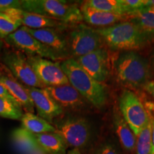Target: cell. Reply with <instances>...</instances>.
Wrapping results in <instances>:
<instances>
[{
    "label": "cell",
    "mask_w": 154,
    "mask_h": 154,
    "mask_svg": "<svg viewBox=\"0 0 154 154\" xmlns=\"http://www.w3.org/2000/svg\"><path fill=\"white\" fill-rule=\"evenodd\" d=\"M75 59L98 82L102 84L108 79L109 74V56L106 49L101 48L86 55L75 58Z\"/></svg>",
    "instance_id": "cell-13"
},
{
    "label": "cell",
    "mask_w": 154,
    "mask_h": 154,
    "mask_svg": "<svg viewBox=\"0 0 154 154\" xmlns=\"http://www.w3.org/2000/svg\"><path fill=\"white\" fill-rule=\"evenodd\" d=\"M67 38L70 58H77L101 49L103 41L96 29L85 24H77Z\"/></svg>",
    "instance_id": "cell-8"
},
{
    "label": "cell",
    "mask_w": 154,
    "mask_h": 154,
    "mask_svg": "<svg viewBox=\"0 0 154 154\" xmlns=\"http://www.w3.org/2000/svg\"><path fill=\"white\" fill-rule=\"evenodd\" d=\"M53 122L55 123V133L60 135L67 145L78 149L87 145L91 136V128L86 119L68 115Z\"/></svg>",
    "instance_id": "cell-5"
},
{
    "label": "cell",
    "mask_w": 154,
    "mask_h": 154,
    "mask_svg": "<svg viewBox=\"0 0 154 154\" xmlns=\"http://www.w3.org/2000/svg\"><path fill=\"white\" fill-rule=\"evenodd\" d=\"M151 138L152 145L154 148V119L151 117Z\"/></svg>",
    "instance_id": "cell-33"
},
{
    "label": "cell",
    "mask_w": 154,
    "mask_h": 154,
    "mask_svg": "<svg viewBox=\"0 0 154 154\" xmlns=\"http://www.w3.org/2000/svg\"><path fill=\"white\" fill-rule=\"evenodd\" d=\"M61 67L66 74L69 84L90 104L98 109L105 105L107 100L105 86L94 79L76 59L74 58L65 59L61 63Z\"/></svg>",
    "instance_id": "cell-2"
},
{
    "label": "cell",
    "mask_w": 154,
    "mask_h": 154,
    "mask_svg": "<svg viewBox=\"0 0 154 154\" xmlns=\"http://www.w3.org/2000/svg\"><path fill=\"white\" fill-rule=\"evenodd\" d=\"M18 19L5 12H0V38L5 39L11 34L14 33L22 26Z\"/></svg>",
    "instance_id": "cell-23"
},
{
    "label": "cell",
    "mask_w": 154,
    "mask_h": 154,
    "mask_svg": "<svg viewBox=\"0 0 154 154\" xmlns=\"http://www.w3.org/2000/svg\"><path fill=\"white\" fill-rule=\"evenodd\" d=\"M103 43L113 50L134 51L154 42V29L133 22H123L104 28L96 29Z\"/></svg>",
    "instance_id": "cell-1"
},
{
    "label": "cell",
    "mask_w": 154,
    "mask_h": 154,
    "mask_svg": "<svg viewBox=\"0 0 154 154\" xmlns=\"http://www.w3.org/2000/svg\"><path fill=\"white\" fill-rule=\"evenodd\" d=\"M146 7H154V0H146Z\"/></svg>",
    "instance_id": "cell-36"
},
{
    "label": "cell",
    "mask_w": 154,
    "mask_h": 154,
    "mask_svg": "<svg viewBox=\"0 0 154 154\" xmlns=\"http://www.w3.org/2000/svg\"><path fill=\"white\" fill-rule=\"evenodd\" d=\"M22 9L56 19L65 24H79L84 20L80 7L59 0H22Z\"/></svg>",
    "instance_id": "cell-4"
},
{
    "label": "cell",
    "mask_w": 154,
    "mask_h": 154,
    "mask_svg": "<svg viewBox=\"0 0 154 154\" xmlns=\"http://www.w3.org/2000/svg\"><path fill=\"white\" fill-rule=\"evenodd\" d=\"M66 154H82L79 149H72L70 151H69Z\"/></svg>",
    "instance_id": "cell-35"
},
{
    "label": "cell",
    "mask_w": 154,
    "mask_h": 154,
    "mask_svg": "<svg viewBox=\"0 0 154 154\" xmlns=\"http://www.w3.org/2000/svg\"><path fill=\"white\" fill-rule=\"evenodd\" d=\"M5 13H7L11 17L20 21L22 26L32 29L50 28L61 30L67 26L65 23L59 22L56 19L35 13L28 12L21 9H11Z\"/></svg>",
    "instance_id": "cell-16"
},
{
    "label": "cell",
    "mask_w": 154,
    "mask_h": 154,
    "mask_svg": "<svg viewBox=\"0 0 154 154\" xmlns=\"http://www.w3.org/2000/svg\"><path fill=\"white\" fill-rule=\"evenodd\" d=\"M5 41L7 44L21 51L26 56L39 57L52 61L60 60L52 50L44 45L22 26L6 37Z\"/></svg>",
    "instance_id": "cell-9"
},
{
    "label": "cell",
    "mask_w": 154,
    "mask_h": 154,
    "mask_svg": "<svg viewBox=\"0 0 154 154\" xmlns=\"http://www.w3.org/2000/svg\"><path fill=\"white\" fill-rule=\"evenodd\" d=\"M88 7L97 10L112 13V14L124 15L132 18V14L123 0H88L84 2Z\"/></svg>",
    "instance_id": "cell-21"
},
{
    "label": "cell",
    "mask_w": 154,
    "mask_h": 154,
    "mask_svg": "<svg viewBox=\"0 0 154 154\" xmlns=\"http://www.w3.org/2000/svg\"><path fill=\"white\" fill-rule=\"evenodd\" d=\"M11 140L15 149L19 154H27L38 146L34 134L23 127L13 131Z\"/></svg>",
    "instance_id": "cell-20"
},
{
    "label": "cell",
    "mask_w": 154,
    "mask_h": 154,
    "mask_svg": "<svg viewBox=\"0 0 154 154\" xmlns=\"http://www.w3.org/2000/svg\"><path fill=\"white\" fill-rule=\"evenodd\" d=\"M11 9H22V1L19 0H0V12H6Z\"/></svg>",
    "instance_id": "cell-28"
},
{
    "label": "cell",
    "mask_w": 154,
    "mask_h": 154,
    "mask_svg": "<svg viewBox=\"0 0 154 154\" xmlns=\"http://www.w3.org/2000/svg\"><path fill=\"white\" fill-rule=\"evenodd\" d=\"M153 9H154V7H153Z\"/></svg>",
    "instance_id": "cell-39"
},
{
    "label": "cell",
    "mask_w": 154,
    "mask_h": 154,
    "mask_svg": "<svg viewBox=\"0 0 154 154\" xmlns=\"http://www.w3.org/2000/svg\"><path fill=\"white\" fill-rule=\"evenodd\" d=\"M123 2L131 12L132 17L136 11L146 7V0H123Z\"/></svg>",
    "instance_id": "cell-27"
},
{
    "label": "cell",
    "mask_w": 154,
    "mask_h": 154,
    "mask_svg": "<svg viewBox=\"0 0 154 154\" xmlns=\"http://www.w3.org/2000/svg\"><path fill=\"white\" fill-rule=\"evenodd\" d=\"M38 145L48 154H66L68 147L65 140L57 133L34 134Z\"/></svg>",
    "instance_id": "cell-18"
},
{
    "label": "cell",
    "mask_w": 154,
    "mask_h": 154,
    "mask_svg": "<svg viewBox=\"0 0 154 154\" xmlns=\"http://www.w3.org/2000/svg\"><path fill=\"white\" fill-rule=\"evenodd\" d=\"M115 131L122 147L128 152H134L136 149V136L125 121L122 116L116 114L113 118Z\"/></svg>",
    "instance_id": "cell-19"
},
{
    "label": "cell",
    "mask_w": 154,
    "mask_h": 154,
    "mask_svg": "<svg viewBox=\"0 0 154 154\" xmlns=\"http://www.w3.org/2000/svg\"><path fill=\"white\" fill-rule=\"evenodd\" d=\"M121 116L136 136L151 121V116L138 96L130 90L125 89L119 99Z\"/></svg>",
    "instance_id": "cell-7"
},
{
    "label": "cell",
    "mask_w": 154,
    "mask_h": 154,
    "mask_svg": "<svg viewBox=\"0 0 154 154\" xmlns=\"http://www.w3.org/2000/svg\"><path fill=\"white\" fill-rule=\"evenodd\" d=\"M63 110L81 111L89 103L70 84L45 88Z\"/></svg>",
    "instance_id": "cell-14"
},
{
    "label": "cell",
    "mask_w": 154,
    "mask_h": 154,
    "mask_svg": "<svg viewBox=\"0 0 154 154\" xmlns=\"http://www.w3.org/2000/svg\"><path fill=\"white\" fill-rule=\"evenodd\" d=\"M24 86L33 102L38 116L51 124L56 118L62 114L63 110L45 88Z\"/></svg>",
    "instance_id": "cell-11"
},
{
    "label": "cell",
    "mask_w": 154,
    "mask_h": 154,
    "mask_svg": "<svg viewBox=\"0 0 154 154\" xmlns=\"http://www.w3.org/2000/svg\"><path fill=\"white\" fill-rule=\"evenodd\" d=\"M2 63L23 85L29 87L46 88L38 80L27 60V57L19 50L11 47L3 49L1 54Z\"/></svg>",
    "instance_id": "cell-6"
},
{
    "label": "cell",
    "mask_w": 154,
    "mask_h": 154,
    "mask_svg": "<svg viewBox=\"0 0 154 154\" xmlns=\"http://www.w3.org/2000/svg\"><path fill=\"white\" fill-rule=\"evenodd\" d=\"M4 43H5V42L2 41V39L0 38V55H1V54L2 52L4 49V46H5V44Z\"/></svg>",
    "instance_id": "cell-37"
},
{
    "label": "cell",
    "mask_w": 154,
    "mask_h": 154,
    "mask_svg": "<svg viewBox=\"0 0 154 154\" xmlns=\"http://www.w3.org/2000/svg\"><path fill=\"white\" fill-rule=\"evenodd\" d=\"M36 76L46 88L69 84V80L59 61L39 57L26 56Z\"/></svg>",
    "instance_id": "cell-10"
},
{
    "label": "cell",
    "mask_w": 154,
    "mask_h": 154,
    "mask_svg": "<svg viewBox=\"0 0 154 154\" xmlns=\"http://www.w3.org/2000/svg\"><path fill=\"white\" fill-rule=\"evenodd\" d=\"M150 154H154V148L152 146V149H151V153Z\"/></svg>",
    "instance_id": "cell-38"
},
{
    "label": "cell",
    "mask_w": 154,
    "mask_h": 154,
    "mask_svg": "<svg viewBox=\"0 0 154 154\" xmlns=\"http://www.w3.org/2000/svg\"><path fill=\"white\" fill-rule=\"evenodd\" d=\"M23 128L33 134H44V133H54L55 127L44 119L33 113L26 112L21 118Z\"/></svg>",
    "instance_id": "cell-22"
},
{
    "label": "cell",
    "mask_w": 154,
    "mask_h": 154,
    "mask_svg": "<svg viewBox=\"0 0 154 154\" xmlns=\"http://www.w3.org/2000/svg\"><path fill=\"white\" fill-rule=\"evenodd\" d=\"M149 65H150V70H151L152 72L154 73V52L151 56V63H150Z\"/></svg>",
    "instance_id": "cell-34"
},
{
    "label": "cell",
    "mask_w": 154,
    "mask_h": 154,
    "mask_svg": "<svg viewBox=\"0 0 154 154\" xmlns=\"http://www.w3.org/2000/svg\"><path fill=\"white\" fill-rule=\"evenodd\" d=\"M0 98H3V99L8 100V101H11V103H14L16 106L19 108V109H22V108L19 103V102L11 95V94L7 91V88H6L1 83H0Z\"/></svg>",
    "instance_id": "cell-29"
},
{
    "label": "cell",
    "mask_w": 154,
    "mask_h": 154,
    "mask_svg": "<svg viewBox=\"0 0 154 154\" xmlns=\"http://www.w3.org/2000/svg\"><path fill=\"white\" fill-rule=\"evenodd\" d=\"M0 83L19 102L23 110L34 113L35 108L24 85L14 78L2 63L0 65Z\"/></svg>",
    "instance_id": "cell-15"
},
{
    "label": "cell",
    "mask_w": 154,
    "mask_h": 154,
    "mask_svg": "<svg viewBox=\"0 0 154 154\" xmlns=\"http://www.w3.org/2000/svg\"><path fill=\"white\" fill-rule=\"evenodd\" d=\"M130 20L143 27L154 29V9L151 7H143L136 11Z\"/></svg>",
    "instance_id": "cell-25"
},
{
    "label": "cell",
    "mask_w": 154,
    "mask_h": 154,
    "mask_svg": "<svg viewBox=\"0 0 154 154\" xmlns=\"http://www.w3.org/2000/svg\"><path fill=\"white\" fill-rule=\"evenodd\" d=\"M143 88L148 94H149L150 96H152L154 100V80L149 81L143 86Z\"/></svg>",
    "instance_id": "cell-31"
},
{
    "label": "cell",
    "mask_w": 154,
    "mask_h": 154,
    "mask_svg": "<svg viewBox=\"0 0 154 154\" xmlns=\"http://www.w3.org/2000/svg\"><path fill=\"white\" fill-rule=\"evenodd\" d=\"M96 154H119L115 146L111 143H104L100 146Z\"/></svg>",
    "instance_id": "cell-30"
},
{
    "label": "cell",
    "mask_w": 154,
    "mask_h": 154,
    "mask_svg": "<svg viewBox=\"0 0 154 154\" xmlns=\"http://www.w3.org/2000/svg\"><path fill=\"white\" fill-rule=\"evenodd\" d=\"M27 154H48V153H46V152L44 151L39 146H38L37 147L32 150V151H31L29 153H28Z\"/></svg>",
    "instance_id": "cell-32"
},
{
    "label": "cell",
    "mask_w": 154,
    "mask_h": 154,
    "mask_svg": "<svg viewBox=\"0 0 154 154\" xmlns=\"http://www.w3.org/2000/svg\"><path fill=\"white\" fill-rule=\"evenodd\" d=\"M117 79L130 88L143 87L150 78L149 61L135 51L121 52L114 62Z\"/></svg>",
    "instance_id": "cell-3"
},
{
    "label": "cell",
    "mask_w": 154,
    "mask_h": 154,
    "mask_svg": "<svg viewBox=\"0 0 154 154\" xmlns=\"http://www.w3.org/2000/svg\"><path fill=\"white\" fill-rule=\"evenodd\" d=\"M83 19L88 24L101 28L108 27L124 20L130 19V17L124 15L112 14L91 8L83 3L80 7Z\"/></svg>",
    "instance_id": "cell-17"
},
{
    "label": "cell",
    "mask_w": 154,
    "mask_h": 154,
    "mask_svg": "<svg viewBox=\"0 0 154 154\" xmlns=\"http://www.w3.org/2000/svg\"><path fill=\"white\" fill-rule=\"evenodd\" d=\"M136 138V154H150L152 149L151 121L138 135Z\"/></svg>",
    "instance_id": "cell-24"
},
{
    "label": "cell",
    "mask_w": 154,
    "mask_h": 154,
    "mask_svg": "<svg viewBox=\"0 0 154 154\" xmlns=\"http://www.w3.org/2000/svg\"><path fill=\"white\" fill-rule=\"evenodd\" d=\"M23 114V109L8 100L0 98V116L12 120H21Z\"/></svg>",
    "instance_id": "cell-26"
},
{
    "label": "cell",
    "mask_w": 154,
    "mask_h": 154,
    "mask_svg": "<svg viewBox=\"0 0 154 154\" xmlns=\"http://www.w3.org/2000/svg\"><path fill=\"white\" fill-rule=\"evenodd\" d=\"M22 27L44 45L52 50L60 60L70 58L67 38L60 29L50 28L32 29L24 26H22Z\"/></svg>",
    "instance_id": "cell-12"
}]
</instances>
